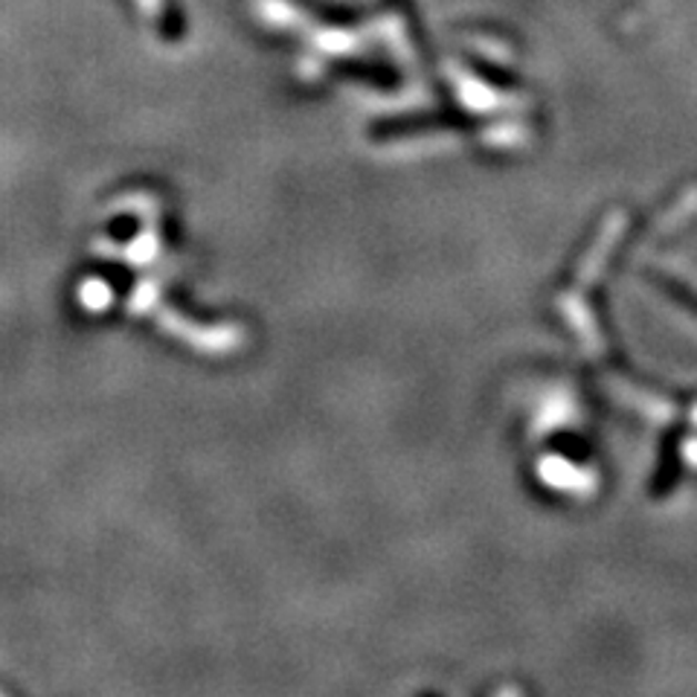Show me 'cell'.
I'll return each instance as SVG.
<instances>
[{
    "label": "cell",
    "mask_w": 697,
    "mask_h": 697,
    "mask_svg": "<svg viewBox=\"0 0 697 697\" xmlns=\"http://www.w3.org/2000/svg\"><path fill=\"white\" fill-rule=\"evenodd\" d=\"M680 430H675L672 437L666 439V448H663V465H659V474H657V483H654V498H663L672 491L675 485L677 474H680Z\"/></svg>",
    "instance_id": "6da1fadb"
},
{
    "label": "cell",
    "mask_w": 697,
    "mask_h": 697,
    "mask_svg": "<svg viewBox=\"0 0 697 697\" xmlns=\"http://www.w3.org/2000/svg\"><path fill=\"white\" fill-rule=\"evenodd\" d=\"M659 285L666 288L668 297L675 299V303H680V306L686 308V311H691V315L697 317V294L695 291H689L686 285L675 283V279H659Z\"/></svg>",
    "instance_id": "7a4b0ae2"
}]
</instances>
